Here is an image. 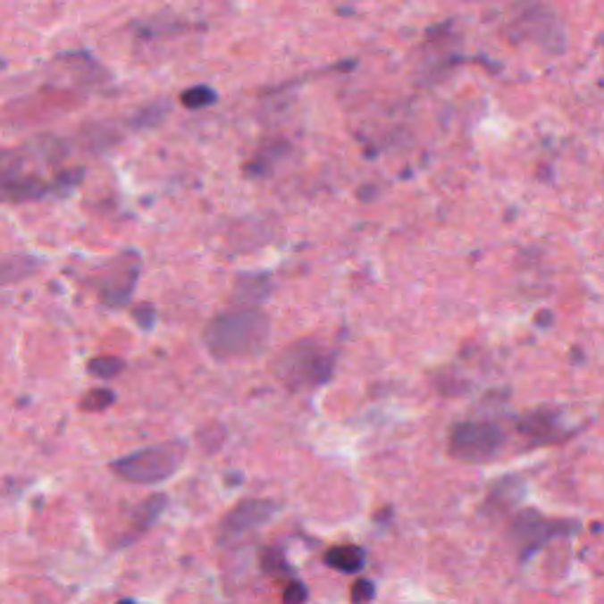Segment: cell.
Listing matches in <instances>:
<instances>
[{
    "instance_id": "6da1fadb",
    "label": "cell",
    "mask_w": 604,
    "mask_h": 604,
    "mask_svg": "<svg viewBox=\"0 0 604 604\" xmlns=\"http://www.w3.org/2000/svg\"><path fill=\"white\" fill-rule=\"evenodd\" d=\"M270 340V319L257 307H234L217 315L204 331V342L215 359L257 357Z\"/></svg>"
},
{
    "instance_id": "7a4b0ae2",
    "label": "cell",
    "mask_w": 604,
    "mask_h": 604,
    "mask_svg": "<svg viewBox=\"0 0 604 604\" xmlns=\"http://www.w3.org/2000/svg\"><path fill=\"white\" fill-rule=\"evenodd\" d=\"M182 441H164L154 447L132 451L123 458L113 460L112 470L116 477L130 482V484H158L171 480L184 463Z\"/></svg>"
},
{
    "instance_id": "3957f363",
    "label": "cell",
    "mask_w": 604,
    "mask_h": 604,
    "mask_svg": "<svg viewBox=\"0 0 604 604\" xmlns=\"http://www.w3.org/2000/svg\"><path fill=\"white\" fill-rule=\"evenodd\" d=\"M333 373V355L315 340H298L276 362V375L290 390L322 385Z\"/></svg>"
},
{
    "instance_id": "277c9868",
    "label": "cell",
    "mask_w": 604,
    "mask_h": 604,
    "mask_svg": "<svg viewBox=\"0 0 604 604\" xmlns=\"http://www.w3.org/2000/svg\"><path fill=\"white\" fill-rule=\"evenodd\" d=\"M506 444V430L493 421H463L453 425L449 434V453L470 466H482L499 458Z\"/></svg>"
},
{
    "instance_id": "5b68a950",
    "label": "cell",
    "mask_w": 604,
    "mask_h": 604,
    "mask_svg": "<svg viewBox=\"0 0 604 604\" xmlns=\"http://www.w3.org/2000/svg\"><path fill=\"white\" fill-rule=\"evenodd\" d=\"M574 524L572 522H562V519H548L543 515L533 513V510H526V513L517 515L513 524V536L517 539V543L522 545V558H529L532 552H536L539 548H543L545 543L555 536H565V533H572Z\"/></svg>"
},
{
    "instance_id": "8992f818",
    "label": "cell",
    "mask_w": 604,
    "mask_h": 604,
    "mask_svg": "<svg viewBox=\"0 0 604 604\" xmlns=\"http://www.w3.org/2000/svg\"><path fill=\"white\" fill-rule=\"evenodd\" d=\"M519 27H522V33L533 40H541L552 53H559L565 46V33H562L558 17L543 7H532L524 17H519Z\"/></svg>"
},
{
    "instance_id": "52a82bcc",
    "label": "cell",
    "mask_w": 604,
    "mask_h": 604,
    "mask_svg": "<svg viewBox=\"0 0 604 604\" xmlns=\"http://www.w3.org/2000/svg\"><path fill=\"white\" fill-rule=\"evenodd\" d=\"M279 506L272 503V500H260V499H250L239 503L227 519H224V532L230 533V536H239L243 532H250V529H256V526H263L264 522H270L272 517L276 515Z\"/></svg>"
},
{
    "instance_id": "ba28073f",
    "label": "cell",
    "mask_w": 604,
    "mask_h": 604,
    "mask_svg": "<svg viewBox=\"0 0 604 604\" xmlns=\"http://www.w3.org/2000/svg\"><path fill=\"white\" fill-rule=\"evenodd\" d=\"M135 279H138L135 256H123V260L113 263V274L106 276L105 283L99 286V296L109 305H123L135 289Z\"/></svg>"
},
{
    "instance_id": "9c48e42d",
    "label": "cell",
    "mask_w": 604,
    "mask_h": 604,
    "mask_svg": "<svg viewBox=\"0 0 604 604\" xmlns=\"http://www.w3.org/2000/svg\"><path fill=\"white\" fill-rule=\"evenodd\" d=\"M519 432L529 437L533 444H550V441H558V434H562V427L559 421L552 414H526L524 418H519L517 423Z\"/></svg>"
},
{
    "instance_id": "30bf717a",
    "label": "cell",
    "mask_w": 604,
    "mask_h": 604,
    "mask_svg": "<svg viewBox=\"0 0 604 604\" xmlns=\"http://www.w3.org/2000/svg\"><path fill=\"white\" fill-rule=\"evenodd\" d=\"M270 293L272 281L264 274H243L234 283V298L241 302V307H253L257 302L267 300Z\"/></svg>"
},
{
    "instance_id": "8fae6325",
    "label": "cell",
    "mask_w": 604,
    "mask_h": 604,
    "mask_svg": "<svg viewBox=\"0 0 604 604\" xmlns=\"http://www.w3.org/2000/svg\"><path fill=\"white\" fill-rule=\"evenodd\" d=\"M326 565L345 574H357L364 566V550L357 545H338L326 552Z\"/></svg>"
},
{
    "instance_id": "7c38bea8",
    "label": "cell",
    "mask_w": 604,
    "mask_h": 604,
    "mask_svg": "<svg viewBox=\"0 0 604 604\" xmlns=\"http://www.w3.org/2000/svg\"><path fill=\"white\" fill-rule=\"evenodd\" d=\"M165 508V496H151L147 499L145 503H139L138 510H135V526H138V532H147L156 517L164 513Z\"/></svg>"
},
{
    "instance_id": "4fadbf2b",
    "label": "cell",
    "mask_w": 604,
    "mask_h": 604,
    "mask_svg": "<svg viewBox=\"0 0 604 604\" xmlns=\"http://www.w3.org/2000/svg\"><path fill=\"white\" fill-rule=\"evenodd\" d=\"M125 362L119 357H95L88 362V371L99 381H112L119 373H123Z\"/></svg>"
},
{
    "instance_id": "5bb4252c",
    "label": "cell",
    "mask_w": 604,
    "mask_h": 604,
    "mask_svg": "<svg viewBox=\"0 0 604 604\" xmlns=\"http://www.w3.org/2000/svg\"><path fill=\"white\" fill-rule=\"evenodd\" d=\"M182 105L187 106V109H204V106L213 105L217 99L215 90L208 86H197V88H189V90L182 92Z\"/></svg>"
},
{
    "instance_id": "9a60e30c",
    "label": "cell",
    "mask_w": 604,
    "mask_h": 604,
    "mask_svg": "<svg viewBox=\"0 0 604 604\" xmlns=\"http://www.w3.org/2000/svg\"><path fill=\"white\" fill-rule=\"evenodd\" d=\"M113 399H116V394L112 392V390H90V392L83 397V401H80V408L83 411H95V414H99V411H105V408H109L113 404Z\"/></svg>"
},
{
    "instance_id": "2e32d148",
    "label": "cell",
    "mask_w": 604,
    "mask_h": 604,
    "mask_svg": "<svg viewBox=\"0 0 604 604\" xmlns=\"http://www.w3.org/2000/svg\"><path fill=\"white\" fill-rule=\"evenodd\" d=\"M375 595V585L366 578H359L355 585H352V604H368Z\"/></svg>"
},
{
    "instance_id": "e0dca14e",
    "label": "cell",
    "mask_w": 604,
    "mask_h": 604,
    "mask_svg": "<svg viewBox=\"0 0 604 604\" xmlns=\"http://www.w3.org/2000/svg\"><path fill=\"white\" fill-rule=\"evenodd\" d=\"M283 604H302L307 600V588L300 581H290L286 588H283Z\"/></svg>"
},
{
    "instance_id": "ac0fdd59",
    "label": "cell",
    "mask_w": 604,
    "mask_h": 604,
    "mask_svg": "<svg viewBox=\"0 0 604 604\" xmlns=\"http://www.w3.org/2000/svg\"><path fill=\"white\" fill-rule=\"evenodd\" d=\"M119 604H135V602H132V600H121Z\"/></svg>"
}]
</instances>
